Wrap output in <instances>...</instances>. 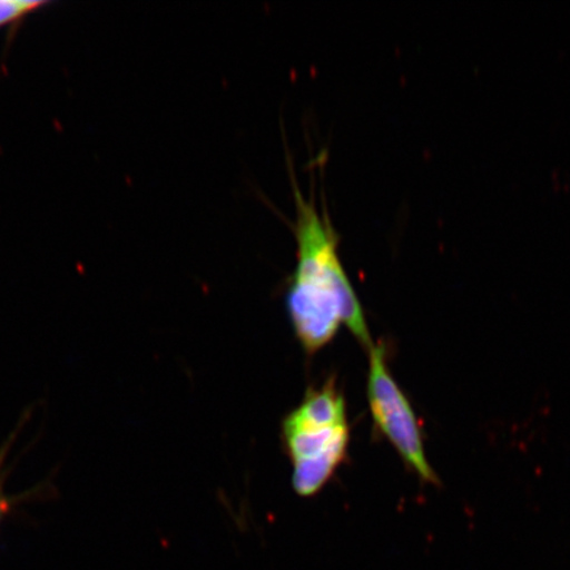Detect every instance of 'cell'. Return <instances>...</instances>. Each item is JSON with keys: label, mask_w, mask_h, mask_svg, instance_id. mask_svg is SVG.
Wrapping results in <instances>:
<instances>
[{"label": "cell", "mask_w": 570, "mask_h": 570, "mask_svg": "<svg viewBox=\"0 0 570 570\" xmlns=\"http://www.w3.org/2000/svg\"><path fill=\"white\" fill-rule=\"evenodd\" d=\"M296 268L287 291V312L304 351L315 354L331 344L341 325L360 344L374 346L365 313L338 253V234L326 210L305 199L294 185Z\"/></svg>", "instance_id": "obj_1"}, {"label": "cell", "mask_w": 570, "mask_h": 570, "mask_svg": "<svg viewBox=\"0 0 570 570\" xmlns=\"http://www.w3.org/2000/svg\"><path fill=\"white\" fill-rule=\"evenodd\" d=\"M282 434L292 461V487L298 497L320 493L346 460L351 443L346 402L336 381L306 392L284 419Z\"/></svg>", "instance_id": "obj_2"}, {"label": "cell", "mask_w": 570, "mask_h": 570, "mask_svg": "<svg viewBox=\"0 0 570 570\" xmlns=\"http://www.w3.org/2000/svg\"><path fill=\"white\" fill-rule=\"evenodd\" d=\"M367 399L377 431L420 480L441 484L439 475L426 459L422 428L409 397L397 386L387 363V348L377 344L370 348Z\"/></svg>", "instance_id": "obj_3"}, {"label": "cell", "mask_w": 570, "mask_h": 570, "mask_svg": "<svg viewBox=\"0 0 570 570\" xmlns=\"http://www.w3.org/2000/svg\"><path fill=\"white\" fill-rule=\"evenodd\" d=\"M48 4L36 0H0V28L19 23Z\"/></svg>", "instance_id": "obj_4"}, {"label": "cell", "mask_w": 570, "mask_h": 570, "mask_svg": "<svg viewBox=\"0 0 570 570\" xmlns=\"http://www.w3.org/2000/svg\"><path fill=\"white\" fill-rule=\"evenodd\" d=\"M3 453H0V520L3 518V512L6 509L4 495H3V484H2V465H3Z\"/></svg>", "instance_id": "obj_5"}]
</instances>
